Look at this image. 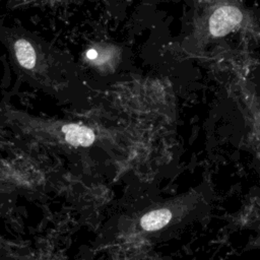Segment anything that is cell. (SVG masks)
Wrapping results in <instances>:
<instances>
[{
	"label": "cell",
	"instance_id": "obj_1",
	"mask_svg": "<svg viewBox=\"0 0 260 260\" xmlns=\"http://www.w3.org/2000/svg\"><path fill=\"white\" fill-rule=\"evenodd\" d=\"M243 14L235 6H221L209 18V30L213 37H223L234 30L242 21Z\"/></svg>",
	"mask_w": 260,
	"mask_h": 260
},
{
	"label": "cell",
	"instance_id": "obj_2",
	"mask_svg": "<svg viewBox=\"0 0 260 260\" xmlns=\"http://www.w3.org/2000/svg\"><path fill=\"white\" fill-rule=\"evenodd\" d=\"M63 131L65 133L66 141L74 146H88L95 138V135L90 128L81 125L70 124L65 126Z\"/></svg>",
	"mask_w": 260,
	"mask_h": 260
},
{
	"label": "cell",
	"instance_id": "obj_3",
	"mask_svg": "<svg viewBox=\"0 0 260 260\" xmlns=\"http://www.w3.org/2000/svg\"><path fill=\"white\" fill-rule=\"evenodd\" d=\"M172 213L169 209H156L144 214L140 220V224L145 231H156L169 223Z\"/></svg>",
	"mask_w": 260,
	"mask_h": 260
},
{
	"label": "cell",
	"instance_id": "obj_4",
	"mask_svg": "<svg viewBox=\"0 0 260 260\" xmlns=\"http://www.w3.org/2000/svg\"><path fill=\"white\" fill-rule=\"evenodd\" d=\"M15 55L19 64L25 69H32L36 65V52L29 42L20 39L14 45Z\"/></svg>",
	"mask_w": 260,
	"mask_h": 260
},
{
	"label": "cell",
	"instance_id": "obj_5",
	"mask_svg": "<svg viewBox=\"0 0 260 260\" xmlns=\"http://www.w3.org/2000/svg\"><path fill=\"white\" fill-rule=\"evenodd\" d=\"M86 57L88 58V59H95L96 57H98V52L94 50V49H90V50H88L87 51V53H86Z\"/></svg>",
	"mask_w": 260,
	"mask_h": 260
}]
</instances>
